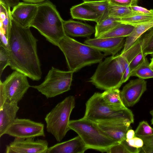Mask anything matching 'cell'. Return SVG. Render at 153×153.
I'll return each mask as SVG.
<instances>
[{"instance_id":"obj_1","label":"cell","mask_w":153,"mask_h":153,"mask_svg":"<svg viewBox=\"0 0 153 153\" xmlns=\"http://www.w3.org/2000/svg\"><path fill=\"white\" fill-rule=\"evenodd\" d=\"M38 41L30 27H23L12 19L7 49L9 66L34 81L39 80L42 74L37 53Z\"/></svg>"},{"instance_id":"obj_2","label":"cell","mask_w":153,"mask_h":153,"mask_svg":"<svg viewBox=\"0 0 153 153\" xmlns=\"http://www.w3.org/2000/svg\"><path fill=\"white\" fill-rule=\"evenodd\" d=\"M64 21L56 6L47 0L39 4L36 13L29 27L36 29L47 40L57 46L66 35Z\"/></svg>"},{"instance_id":"obj_3","label":"cell","mask_w":153,"mask_h":153,"mask_svg":"<svg viewBox=\"0 0 153 153\" xmlns=\"http://www.w3.org/2000/svg\"><path fill=\"white\" fill-rule=\"evenodd\" d=\"M57 46L64 54L69 70L75 72L84 67L100 63L105 56L88 45L82 43L66 35Z\"/></svg>"},{"instance_id":"obj_4","label":"cell","mask_w":153,"mask_h":153,"mask_svg":"<svg viewBox=\"0 0 153 153\" xmlns=\"http://www.w3.org/2000/svg\"><path fill=\"white\" fill-rule=\"evenodd\" d=\"M68 126L78 134L88 149L106 152L111 147L118 143L104 132L97 123L84 117L70 120Z\"/></svg>"},{"instance_id":"obj_5","label":"cell","mask_w":153,"mask_h":153,"mask_svg":"<svg viewBox=\"0 0 153 153\" xmlns=\"http://www.w3.org/2000/svg\"><path fill=\"white\" fill-rule=\"evenodd\" d=\"M99 63L89 81L103 90L119 89L123 83L124 71L120 54L108 57Z\"/></svg>"},{"instance_id":"obj_6","label":"cell","mask_w":153,"mask_h":153,"mask_svg":"<svg viewBox=\"0 0 153 153\" xmlns=\"http://www.w3.org/2000/svg\"><path fill=\"white\" fill-rule=\"evenodd\" d=\"M84 117L97 122L100 121L122 120L134 122V114L127 107L117 108L106 104L101 93H95L86 103Z\"/></svg>"},{"instance_id":"obj_7","label":"cell","mask_w":153,"mask_h":153,"mask_svg":"<svg viewBox=\"0 0 153 153\" xmlns=\"http://www.w3.org/2000/svg\"><path fill=\"white\" fill-rule=\"evenodd\" d=\"M75 104L74 97L69 96L57 104L45 118L47 132L58 142L61 141L70 130L68 126L70 117Z\"/></svg>"},{"instance_id":"obj_8","label":"cell","mask_w":153,"mask_h":153,"mask_svg":"<svg viewBox=\"0 0 153 153\" xmlns=\"http://www.w3.org/2000/svg\"><path fill=\"white\" fill-rule=\"evenodd\" d=\"M74 73L52 67L42 83L30 87L36 89L47 98L54 97L70 89Z\"/></svg>"},{"instance_id":"obj_9","label":"cell","mask_w":153,"mask_h":153,"mask_svg":"<svg viewBox=\"0 0 153 153\" xmlns=\"http://www.w3.org/2000/svg\"><path fill=\"white\" fill-rule=\"evenodd\" d=\"M27 76L18 71H15L8 76L5 80L0 81L5 94L6 101L18 103L22 98L31 87Z\"/></svg>"},{"instance_id":"obj_10","label":"cell","mask_w":153,"mask_h":153,"mask_svg":"<svg viewBox=\"0 0 153 153\" xmlns=\"http://www.w3.org/2000/svg\"><path fill=\"white\" fill-rule=\"evenodd\" d=\"M44 125L30 119L16 118L5 134L15 137L27 138L45 137Z\"/></svg>"},{"instance_id":"obj_11","label":"cell","mask_w":153,"mask_h":153,"mask_svg":"<svg viewBox=\"0 0 153 153\" xmlns=\"http://www.w3.org/2000/svg\"><path fill=\"white\" fill-rule=\"evenodd\" d=\"M35 137H15L6 146V153H47L48 143L46 140L37 139Z\"/></svg>"},{"instance_id":"obj_12","label":"cell","mask_w":153,"mask_h":153,"mask_svg":"<svg viewBox=\"0 0 153 153\" xmlns=\"http://www.w3.org/2000/svg\"><path fill=\"white\" fill-rule=\"evenodd\" d=\"M147 89V82L137 78L131 80L123 87L120 92L122 101L126 107L133 106L140 100Z\"/></svg>"},{"instance_id":"obj_13","label":"cell","mask_w":153,"mask_h":153,"mask_svg":"<svg viewBox=\"0 0 153 153\" xmlns=\"http://www.w3.org/2000/svg\"><path fill=\"white\" fill-rule=\"evenodd\" d=\"M96 123L104 132L118 143L126 139V133L131 128V123L124 120L102 121Z\"/></svg>"},{"instance_id":"obj_14","label":"cell","mask_w":153,"mask_h":153,"mask_svg":"<svg viewBox=\"0 0 153 153\" xmlns=\"http://www.w3.org/2000/svg\"><path fill=\"white\" fill-rule=\"evenodd\" d=\"M125 37L88 38L84 43L104 53L105 56H114L124 46Z\"/></svg>"},{"instance_id":"obj_15","label":"cell","mask_w":153,"mask_h":153,"mask_svg":"<svg viewBox=\"0 0 153 153\" xmlns=\"http://www.w3.org/2000/svg\"><path fill=\"white\" fill-rule=\"evenodd\" d=\"M39 4L19 2L11 11L12 19L23 27H29L36 13Z\"/></svg>"},{"instance_id":"obj_16","label":"cell","mask_w":153,"mask_h":153,"mask_svg":"<svg viewBox=\"0 0 153 153\" xmlns=\"http://www.w3.org/2000/svg\"><path fill=\"white\" fill-rule=\"evenodd\" d=\"M10 7L0 1V44L7 49L9 48V40L12 25Z\"/></svg>"},{"instance_id":"obj_17","label":"cell","mask_w":153,"mask_h":153,"mask_svg":"<svg viewBox=\"0 0 153 153\" xmlns=\"http://www.w3.org/2000/svg\"><path fill=\"white\" fill-rule=\"evenodd\" d=\"M88 149L78 135L48 147L47 153H83Z\"/></svg>"},{"instance_id":"obj_18","label":"cell","mask_w":153,"mask_h":153,"mask_svg":"<svg viewBox=\"0 0 153 153\" xmlns=\"http://www.w3.org/2000/svg\"><path fill=\"white\" fill-rule=\"evenodd\" d=\"M19 108L18 103L6 101L0 108V137L5 133L16 118Z\"/></svg>"},{"instance_id":"obj_19","label":"cell","mask_w":153,"mask_h":153,"mask_svg":"<svg viewBox=\"0 0 153 153\" xmlns=\"http://www.w3.org/2000/svg\"><path fill=\"white\" fill-rule=\"evenodd\" d=\"M63 25L66 35L69 36L88 38L95 31V27L71 20L64 21Z\"/></svg>"},{"instance_id":"obj_20","label":"cell","mask_w":153,"mask_h":153,"mask_svg":"<svg viewBox=\"0 0 153 153\" xmlns=\"http://www.w3.org/2000/svg\"><path fill=\"white\" fill-rule=\"evenodd\" d=\"M153 36V27L142 35L127 51L120 55L125 57L129 63L137 55L143 52Z\"/></svg>"},{"instance_id":"obj_21","label":"cell","mask_w":153,"mask_h":153,"mask_svg":"<svg viewBox=\"0 0 153 153\" xmlns=\"http://www.w3.org/2000/svg\"><path fill=\"white\" fill-rule=\"evenodd\" d=\"M70 13L73 19L93 21L97 23L101 18V15L84 2L73 6L70 9Z\"/></svg>"},{"instance_id":"obj_22","label":"cell","mask_w":153,"mask_h":153,"mask_svg":"<svg viewBox=\"0 0 153 153\" xmlns=\"http://www.w3.org/2000/svg\"><path fill=\"white\" fill-rule=\"evenodd\" d=\"M134 27L131 34L126 37L124 48L121 53L127 51L142 35L153 27V20L140 23Z\"/></svg>"},{"instance_id":"obj_23","label":"cell","mask_w":153,"mask_h":153,"mask_svg":"<svg viewBox=\"0 0 153 153\" xmlns=\"http://www.w3.org/2000/svg\"><path fill=\"white\" fill-rule=\"evenodd\" d=\"M102 97L107 105L117 108H124L126 107L123 102L119 89H111L105 90L101 93Z\"/></svg>"},{"instance_id":"obj_24","label":"cell","mask_w":153,"mask_h":153,"mask_svg":"<svg viewBox=\"0 0 153 153\" xmlns=\"http://www.w3.org/2000/svg\"><path fill=\"white\" fill-rule=\"evenodd\" d=\"M134 27L132 25L121 23L98 38L127 37L131 34Z\"/></svg>"},{"instance_id":"obj_25","label":"cell","mask_w":153,"mask_h":153,"mask_svg":"<svg viewBox=\"0 0 153 153\" xmlns=\"http://www.w3.org/2000/svg\"><path fill=\"white\" fill-rule=\"evenodd\" d=\"M121 23L117 18L108 17L97 23L95 27V37H98L101 35L111 30Z\"/></svg>"},{"instance_id":"obj_26","label":"cell","mask_w":153,"mask_h":153,"mask_svg":"<svg viewBox=\"0 0 153 153\" xmlns=\"http://www.w3.org/2000/svg\"><path fill=\"white\" fill-rule=\"evenodd\" d=\"M131 76L144 79L153 78V70L146 57L131 72Z\"/></svg>"},{"instance_id":"obj_27","label":"cell","mask_w":153,"mask_h":153,"mask_svg":"<svg viewBox=\"0 0 153 153\" xmlns=\"http://www.w3.org/2000/svg\"><path fill=\"white\" fill-rule=\"evenodd\" d=\"M108 16L115 18H122L130 16L136 13L133 12L130 7L110 4L108 6Z\"/></svg>"},{"instance_id":"obj_28","label":"cell","mask_w":153,"mask_h":153,"mask_svg":"<svg viewBox=\"0 0 153 153\" xmlns=\"http://www.w3.org/2000/svg\"><path fill=\"white\" fill-rule=\"evenodd\" d=\"M84 2L101 16V18L100 21L109 16L108 10L109 4L108 0Z\"/></svg>"},{"instance_id":"obj_29","label":"cell","mask_w":153,"mask_h":153,"mask_svg":"<svg viewBox=\"0 0 153 153\" xmlns=\"http://www.w3.org/2000/svg\"><path fill=\"white\" fill-rule=\"evenodd\" d=\"M117 20L120 23L134 26L140 23L153 20V15H145L135 13L126 17L117 18Z\"/></svg>"},{"instance_id":"obj_30","label":"cell","mask_w":153,"mask_h":153,"mask_svg":"<svg viewBox=\"0 0 153 153\" xmlns=\"http://www.w3.org/2000/svg\"><path fill=\"white\" fill-rule=\"evenodd\" d=\"M136 136L142 138L153 135V128L146 121L140 122L135 131Z\"/></svg>"},{"instance_id":"obj_31","label":"cell","mask_w":153,"mask_h":153,"mask_svg":"<svg viewBox=\"0 0 153 153\" xmlns=\"http://www.w3.org/2000/svg\"><path fill=\"white\" fill-rule=\"evenodd\" d=\"M10 62L7 49L0 44V76L5 68L10 65Z\"/></svg>"},{"instance_id":"obj_32","label":"cell","mask_w":153,"mask_h":153,"mask_svg":"<svg viewBox=\"0 0 153 153\" xmlns=\"http://www.w3.org/2000/svg\"><path fill=\"white\" fill-rule=\"evenodd\" d=\"M144 145L140 149V153H153V135L143 137Z\"/></svg>"},{"instance_id":"obj_33","label":"cell","mask_w":153,"mask_h":153,"mask_svg":"<svg viewBox=\"0 0 153 153\" xmlns=\"http://www.w3.org/2000/svg\"><path fill=\"white\" fill-rule=\"evenodd\" d=\"M106 152L107 153H130L126 146L122 142L117 143L111 147Z\"/></svg>"},{"instance_id":"obj_34","label":"cell","mask_w":153,"mask_h":153,"mask_svg":"<svg viewBox=\"0 0 153 153\" xmlns=\"http://www.w3.org/2000/svg\"><path fill=\"white\" fill-rule=\"evenodd\" d=\"M138 0H108L109 4L117 5L130 7L137 5Z\"/></svg>"},{"instance_id":"obj_35","label":"cell","mask_w":153,"mask_h":153,"mask_svg":"<svg viewBox=\"0 0 153 153\" xmlns=\"http://www.w3.org/2000/svg\"><path fill=\"white\" fill-rule=\"evenodd\" d=\"M146 56L143 52H141L135 57L129 63L131 71L142 62Z\"/></svg>"},{"instance_id":"obj_36","label":"cell","mask_w":153,"mask_h":153,"mask_svg":"<svg viewBox=\"0 0 153 153\" xmlns=\"http://www.w3.org/2000/svg\"><path fill=\"white\" fill-rule=\"evenodd\" d=\"M125 140L129 146L133 148L140 149L144 145L143 140L137 136H135L131 139H126Z\"/></svg>"},{"instance_id":"obj_37","label":"cell","mask_w":153,"mask_h":153,"mask_svg":"<svg viewBox=\"0 0 153 153\" xmlns=\"http://www.w3.org/2000/svg\"><path fill=\"white\" fill-rule=\"evenodd\" d=\"M131 10L134 12L145 15H153V10H148L144 7L137 5L130 7Z\"/></svg>"},{"instance_id":"obj_38","label":"cell","mask_w":153,"mask_h":153,"mask_svg":"<svg viewBox=\"0 0 153 153\" xmlns=\"http://www.w3.org/2000/svg\"><path fill=\"white\" fill-rule=\"evenodd\" d=\"M143 52L146 56L153 52V36Z\"/></svg>"},{"instance_id":"obj_39","label":"cell","mask_w":153,"mask_h":153,"mask_svg":"<svg viewBox=\"0 0 153 153\" xmlns=\"http://www.w3.org/2000/svg\"><path fill=\"white\" fill-rule=\"evenodd\" d=\"M6 101L5 94L2 87L0 85V108L3 106Z\"/></svg>"},{"instance_id":"obj_40","label":"cell","mask_w":153,"mask_h":153,"mask_svg":"<svg viewBox=\"0 0 153 153\" xmlns=\"http://www.w3.org/2000/svg\"><path fill=\"white\" fill-rule=\"evenodd\" d=\"M20 0H0L1 1L13 8L20 2Z\"/></svg>"},{"instance_id":"obj_41","label":"cell","mask_w":153,"mask_h":153,"mask_svg":"<svg viewBox=\"0 0 153 153\" xmlns=\"http://www.w3.org/2000/svg\"><path fill=\"white\" fill-rule=\"evenodd\" d=\"M135 136V131L131 128L129 129L126 134V139H129L133 138Z\"/></svg>"},{"instance_id":"obj_42","label":"cell","mask_w":153,"mask_h":153,"mask_svg":"<svg viewBox=\"0 0 153 153\" xmlns=\"http://www.w3.org/2000/svg\"><path fill=\"white\" fill-rule=\"evenodd\" d=\"M24 2L31 4H39L42 3L46 0H21Z\"/></svg>"},{"instance_id":"obj_43","label":"cell","mask_w":153,"mask_h":153,"mask_svg":"<svg viewBox=\"0 0 153 153\" xmlns=\"http://www.w3.org/2000/svg\"><path fill=\"white\" fill-rule=\"evenodd\" d=\"M150 113L152 117V118L151 120V124L152 125H153V109L150 111Z\"/></svg>"},{"instance_id":"obj_44","label":"cell","mask_w":153,"mask_h":153,"mask_svg":"<svg viewBox=\"0 0 153 153\" xmlns=\"http://www.w3.org/2000/svg\"><path fill=\"white\" fill-rule=\"evenodd\" d=\"M82 0L84 1V2H91V1H103V0Z\"/></svg>"},{"instance_id":"obj_45","label":"cell","mask_w":153,"mask_h":153,"mask_svg":"<svg viewBox=\"0 0 153 153\" xmlns=\"http://www.w3.org/2000/svg\"><path fill=\"white\" fill-rule=\"evenodd\" d=\"M152 57V58L151 59V62L150 63V66L151 67H153V57Z\"/></svg>"},{"instance_id":"obj_46","label":"cell","mask_w":153,"mask_h":153,"mask_svg":"<svg viewBox=\"0 0 153 153\" xmlns=\"http://www.w3.org/2000/svg\"><path fill=\"white\" fill-rule=\"evenodd\" d=\"M149 55H150L152 57H153V52L150 53Z\"/></svg>"},{"instance_id":"obj_47","label":"cell","mask_w":153,"mask_h":153,"mask_svg":"<svg viewBox=\"0 0 153 153\" xmlns=\"http://www.w3.org/2000/svg\"><path fill=\"white\" fill-rule=\"evenodd\" d=\"M152 69L153 70V67H151Z\"/></svg>"}]
</instances>
